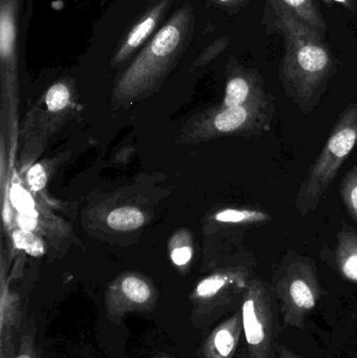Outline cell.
<instances>
[{
	"label": "cell",
	"mask_w": 357,
	"mask_h": 358,
	"mask_svg": "<svg viewBox=\"0 0 357 358\" xmlns=\"http://www.w3.org/2000/svg\"><path fill=\"white\" fill-rule=\"evenodd\" d=\"M14 218L15 224L18 229L33 233L36 231L45 236L48 239L67 237L69 233L68 227L62 220L52 216L50 213L38 210L37 208L24 214L16 213Z\"/></svg>",
	"instance_id": "obj_16"
},
{
	"label": "cell",
	"mask_w": 357,
	"mask_h": 358,
	"mask_svg": "<svg viewBox=\"0 0 357 358\" xmlns=\"http://www.w3.org/2000/svg\"><path fill=\"white\" fill-rule=\"evenodd\" d=\"M272 96L266 92L264 81L258 69H247L236 60L228 67L226 90L221 107L245 106L254 103L265 102Z\"/></svg>",
	"instance_id": "obj_11"
},
{
	"label": "cell",
	"mask_w": 357,
	"mask_h": 358,
	"mask_svg": "<svg viewBox=\"0 0 357 358\" xmlns=\"http://www.w3.org/2000/svg\"><path fill=\"white\" fill-rule=\"evenodd\" d=\"M228 43H230V38L228 37L220 38V39L216 40L214 43L207 46V48H205L201 55H199L198 58H197L196 60L194 61V63H193V69L203 66V65L209 63L210 61L213 60V59L216 58L218 55L221 54V52H224V48L228 45Z\"/></svg>",
	"instance_id": "obj_22"
},
{
	"label": "cell",
	"mask_w": 357,
	"mask_h": 358,
	"mask_svg": "<svg viewBox=\"0 0 357 358\" xmlns=\"http://www.w3.org/2000/svg\"><path fill=\"white\" fill-rule=\"evenodd\" d=\"M326 2H337L352 13H356L357 0H325Z\"/></svg>",
	"instance_id": "obj_24"
},
{
	"label": "cell",
	"mask_w": 357,
	"mask_h": 358,
	"mask_svg": "<svg viewBox=\"0 0 357 358\" xmlns=\"http://www.w3.org/2000/svg\"><path fill=\"white\" fill-rule=\"evenodd\" d=\"M276 113L274 98L236 107H213L193 115L176 138L180 145L199 144L226 136L257 138L270 128Z\"/></svg>",
	"instance_id": "obj_4"
},
{
	"label": "cell",
	"mask_w": 357,
	"mask_h": 358,
	"mask_svg": "<svg viewBox=\"0 0 357 358\" xmlns=\"http://www.w3.org/2000/svg\"><path fill=\"white\" fill-rule=\"evenodd\" d=\"M278 355L279 358H301L295 355L289 347L284 346V345H279Z\"/></svg>",
	"instance_id": "obj_26"
},
{
	"label": "cell",
	"mask_w": 357,
	"mask_h": 358,
	"mask_svg": "<svg viewBox=\"0 0 357 358\" xmlns=\"http://www.w3.org/2000/svg\"><path fill=\"white\" fill-rule=\"evenodd\" d=\"M238 358H249V355H247V347L240 351V353H239L238 355Z\"/></svg>",
	"instance_id": "obj_27"
},
{
	"label": "cell",
	"mask_w": 357,
	"mask_h": 358,
	"mask_svg": "<svg viewBox=\"0 0 357 358\" xmlns=\"http://www.w3.org/2000/svg\"><path fill=\"white\" fill-rule=\"evenodd\" d=\"M293 16L309 25L312 29L325 34L327 29L326 21L321 15L314 0H278Z\"/></svg>",
	"instance_id": "obj_18"
},
{
	"label": "cell",
	"mask_w": 357,
	"mask_h": 358,
	"mask_svg": "<svg viewBox=\"0 0 357 358\" xmlns=\"http://www.w3.org/2000/svg\"><path fill=\"white\" fill-rule=\"evenodd\" d=\"M172 0H152V3L143 16L136 21V24L129 29L119 48L113 55L112 67H117L124 61L128 60L134 52L142 46V44L152 35L161 19L163 18L170 6Z\"/></svg>",
	"instance_id": "obj_12"
},
{
	"label": "cell",
	"mask_w": 357,
	"mask_h": 358,
	"mask_svg": "<svg viewBox=\"0 0 357 358\" xmlns=\"http://www.w3.org/2000/svg\"><path fill=\"white\" fill-rule=\"evenodd\" d=\"M341 197L352 218L357 221V166L350 168L341 183Z\"/></svg>",
	"instance_id": "obj_20"
},
{
	"label": "cell",
	"mask_w": 357,
	"mask_h": 358,
	"mask_svg": "<svg viewBox=\"0 0 357 358\" xmlns=\"http://www.w3.org/2000/svg\"><path fill=\"white\" fill-rule=\"evenodd\" d=\"M222 8H237L245 3L247 0H214Z\"/></svg>",
	"instance_id": "obj_25"
},
{
	"label": "cell",
	"mask_w": 357,
	"mask_h": 358,
	"mask_svg": "<svg viewBox=\"0 0 357 358\" xmlns=\"http://www.w3.org/2000/svg\"><path fill=\"white\" fill-rule=\"evenodd\" d=\"M23 0H0V87L1 134L14 146L19 136V29Z\"/></svg>",
	"instance_id": "obj_8"
},
{
	"label": "cell",
	"mask_w": 357,
	"mask_h": 358,
	"mask_svg": "<svg viewBox=\"0 0 357 358\" xmlns=\"http://www.w3.org/2000/svg\"><path fill=\"white\" fill-rule=\"evenodd\" d=\"M156 303L157 290L153 282L142 273L127 271L108 286L105 310L109 321L119 325L128 313H149Z\"/></svg>",
	"instance_id": "obj_10"
},
{
	"label": "cell",
	"mask_w": 357,
	"mask_h": 358,
	"mask_svg": "<svg viewBox=\"0 0 357 358\" xmlns=\"http://www.w3.org/2000/svg\"><path fill=\"white\" fill-rule=\"evenodd\" d=\"M253 271L247 265L220 267L197 283L191 294L190 321L207 330L235 309H240Z\"/></svg>",
	"instance_id": "obj_7"
},
{
	"label": "cell",
	"mask_w": 357,
	"mask_h": 358,
	"mask_svg": "<svg viewBox=\"0 0 357 358\" xmlns=\"http://www.w3.org/2000/svg\"><path fill=\"white\" fill-rule=\"evenodd\" d=\"M50 162L43 161L34 164L25 171L24 182L31 193H38L45 187L50 178Z\"/></svg>",
	"instance_id": "obj_21"
},
{
	"label": "cell",
	"mask_w": 357,
	"mask_h": 358,
	"mask_svg": "<svg viewBox=\"0 0 357 358\" xmlns=\"http://www.w3.org/2000/svg\"><path fill=\"white\" fill-rule=\"evenodd\" d=\"M155 358H174L173 357H171V355H166V353H159V355H156V357Z\"/></svg>",
	"instance_id": "obj_28"
},
{
	"label": "cell",
	"mask_w": 357,
	"mask_h": 358,
	"mask_svg": "<svg viewBox=\"0 0 357 358\" xmlns=\"http://www.w3.org/2000/svg\"><path fill=\"white\" fill-rule=\"evenodd\" d=\"M357 143V103L347 105L333 126L322 152L300 187L295 206L302 216L318 208Z\"/></svg>",
	"instance_id": "obj_5"
},
{
	"label": "cell",
	"mask_w": 357,
	"mask_h": 358,
	"mask_svg": "<svg viewBox=\"0 0 357 358\" xmlns=\"http://www.w3.org/2000/svg\"><path fill=\"white\" fill-rule=\"evenodd\" d=\"M242 334V315L238 309L212 330L199 348L197 358H235Z\"/></svg>",
	"instance_id": "obj_13"
},
{
	"label": "cell",
	"mask_w": 357,
	"mask_h": 358,
	"mask_svg": "<svg viewBox=\"0 0 357 358\" xmlns=\"http://www.w3.org/2000/svg\"><path fill=\"white\" fill-rule=\"evenodd\" d=\"M78 111L77 92L71 80L56 82L33 105L19 130V166L25 172L42 155L50 138Z\"/></svg>",
	"instance_id": "obj_3"
},
{
	"label": "cell",
	"mask_w": 357,
	"mask_h": 358,
	"mask_svg": "<svg viewBox=\"0 0 357 358\" xmlns=\"http://www.w3.org/2000/svg\"><path fill=\"white\" fill-rule=\"evenodd\" d=\"M170 258L180 271H186L193 258V245L187 231L176 234L169 245Z\"/></svg>",
	"instance_id": "obj_19"
},
{
	"label": "cell",
	"mask_w": 357,
	"mask_h": 358,
	"mask_svg": "<svg viewBox=\"0 0 357 358\" xmlns=\"http://www.w3.org/2000/svg\"><path fill=\"white\" fill-rule=\"evenodd\" d=\"M240 310L249 358H276L281 313L270 285L260 278H252Z\"/></svg>",
	"instance_id": "obj_9"
},
{
	"label": "cell",
	"mask_w": 357,
	"mask_h": 358,
	"mask_svg": "<svg viewBox=\"0 0 357 358\" xmlns=\"http://www.w3.org/2000/svg\"><path fill=\"white\" fill-rule=\"evenodd\" d=\"M194 23L193 8L187 4L159 29L115 83L113 106L126 108L159 90L190 42Z\"/></svg>",
	"instance_id": "obj_2"
},
{
	"label": "cell",
	"mask_w": 357,
	"mask_h": 358,
	"mask_svg": "<svg viewBox=\"0 0 357 358\" xmlns=\"http://www.w3.org/2000/svg\"><path fill=\"white\" fill-rule=\"evenodd\" d=\"M148 219V215L143 208L130 203L117 204L104 216L105 224L112 231L121 233L142 229Z\"/></svg>",
	"instance_id": "obj_17"
},
{
	"label": "cell",
	"mask_w": 357,
	"mask_h": 358,
	"mask_svg": "<svg viewBox=\"0 0 357 358\" xmlns=\"http://www.w3.org/2000/svg\"><path fill=\"white\" fill-rule=\"evenodd\" d=\"M35 334L31 329L27 330V332L21 336L20 346L15 358H38L37 351L35 348Z\"/></svg>",
	"instance_id": "obj_23"
},
{
	"label": "cell",
	"mask_w": 357,
	"mask_h": 358,
	"mask_svg": "<svg viewBox=\"0 0 357 358\" xmlns=\"http://www.w3.org/2000/svg\"><path fill=\"white\" fill-rule=\"evenodd\" d=\"M270 287L282 315L283 327L303 329L306 317L322 296L314 261L289 252L275 271Z\"/></svg>",
	"instance_id": "obj_6"
},
{
	"label": "cell",
	"mask_w": 357,
	"mask_h": 358,
	"mask_svg": "<svg viewBox=\"0 0 357 358\" xmlns=\"http://www.w3.org/2000/svg\"><path fill=\"white\" fill-rule=\"evenodd\" d=\"M333 263L342 277L357 283V231L345 222L337 231Z\"/></svg>",
	"instance_id": "obj_15"
},
{
	"label": "cell",
	"mask_w": 357,
	"mask_h": 358,
	"mask_svg": "<svg viewBox=\"0 0 357 358\" xmlns=\"http://www.w3.org/2000/svg\"><path fill=\"white\" fill-rule=\"evenodd\" d=\"M21 313L18 296L8 287L3 262L1 267V296H0V358H15V338L20 331Z\"/></svg>",
	"instance_id": "obj_14"
},
{
	"label": "cell",
	"mask_w": 357,
	"mask_h": 358,
	"mask_svg": "<svg viewBox=\"0 0 357 358\" xmlns=\"http://www.w3.org/2000/svg\"><path fill=\"white\" fill-rule=\"evenodd\" d=\"M265 15L270 29L284 38L280 80L286 96L307 115L320 103L335 73V59L324 34L293 16L278 0H268Z\"/></svg>",
	"instance_id": "obj_1"
}]
</instances>
